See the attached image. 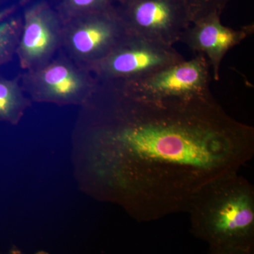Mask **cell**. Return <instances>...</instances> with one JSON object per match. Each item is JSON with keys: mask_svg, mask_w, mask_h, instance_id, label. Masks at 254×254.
<instances>
[{"mask_svg": "<svg viewBox=\"0 0 254 254\" xmlns=\"http://www.w3.org/2000/svg\"><path fill=\"white\" fill-rule=\"evenodd\" d=\"M203 124L141 122L111 136L116 177L138 218L187 211L203 187L239 173L252 159V143L242 135Z\"/></svg>", "mask_w": 254, "mask_h": 254, "instance_id": "obj_1", "label": "cell"}, {"mask_svg": "<svg viewBox=\"0 0 254 254\" xmlns=\"http://www.w3.org/2000/svg\"><path fill=\"white\" fill-rule=\"evenodd\" d=\"M187 211L192 232L210 248L254 250V190L239 173L203 187Z\"/></svg>", "mask_w": 254, "mask_h": 254, "instance_id": "obj_2", "label": "cell"}, {"mask_svg": "<svg viewBox=\"0 0 254 254\" xmlns=\"http://www.w3.org/2000/svg\"><path fill=\"white\" fill-rule=\"evenodd\" d=\"M20 81L23 91L34 101L60 105L83 104L94 88L88 70L66 56L26 71Z\"/></svg>", "mask_w": 254, "mask_h": 254, "instance_id": "obj_3", "label": "cell"}, {"mask_svg": "<svg viewBox=\"0 0 254 254\" xmlns=\"http://www.w3.org/2000/svg\"><path fill=\"white\" fill-rule=\"evenodd\" d=\"M63 30L43 6L28 10L16 51L21 67L29 71L51 61L62 48Z\"/></svg>", "mask_w": 254, "mask_h": 254, "instance_id": "obj_4", "label": "cell"}, {"mask_svg": "<svg viewBox=\"0 0 254 254\" xmlns=\"http://www.w3.org/2000/svg\"><path fill=\"white\" fill-rule=\"evenodd\" d=\"M117 32L101 20L79 21L63 30L62 48L68 58L87 68L115 49Z\"/></svg>", "mask_w": 254, "mask_h": 254, "instance_id": "obj_5", "label": "cell"}, {"mask_svg": "<svg viewBox=\"0 0 254 254\" xmlns=\"http://www.w3.org/2000/svg\"><path fill=\"white\" fill-rule=\"evenodd\" d=\"M161 55L143 48H115L104 59L87 67L100 69L113 76L141 72L163 63Z\"/></svg>", "mask_w": 254, "mask_h": 254, "instance_id": "obj_6", "label": "cell"}, {"mask_svg": "<svg viewBox=\"0 0 254 254\" xmlns=\"http://www.w3.org/2000/svg\"><path fill=\"white\" fill-rule=\"evenodd\" d=\"M203 71L199 64L188 63L167 70L155 76L150 86L155 92L165 94H183L199 88Z\"/></svg>", "mask_w": 254, "mask_h": 254, "instance_id": "obj_7", "label": "cell"}, {"mask_svg": "<svg viewBox=\"0 0 254 254\" xmlns=\"http://www.w3.org/2000/svg\"><path fill=\"white\" fill-rule=\"evenodd\" d=\"M240 39V35L236 32L224 27L218 22H210L205 23L198 30L195 44L212 58L218 59Z\"/></svg>", "mask_w": 254, "mask_h": 254, "instance_id": "obj_8", "label": "cell"}, {"mask_svg": "<svg viewBox=\"0 0 254 254\" xmlns=\"http://www.w3.org/2000/svg\"><path fill=\"white\" fill-rule=\"evenodd\" d=\"M20 78L8 79L0 76V120L16 125L30 105Z\"/></svg>", "mask_w": 254, "mask_h": 254, "instance_id": "obj_9", "label": "cell"}, {"mask_svg": "<svg viewBox=\"0 0 254 254\" xmlns=\"http://www.w3.org/2000/svg\"><path fill=\"white\" fill-rule=\"evenodd\" d=\"M134 19L140 27L150 31H160L167 28L170 23L171 11L163 1H144L135 9Z\"/></svg>", "mask_w": 254, "mask_h": 254, "instance_id": "obj_10", "label": "cell"}, {"mask_svg": "<svg viewBox=\"0 0 254 254\" xmlns=\"http://www.w3.org/2000/svg\"><path fill=\"white\" fill-rule=\"evenodd\" d=\"M22 28L17 21L6 19L0 13V68L16 55Z\"/></svg>", "mask_w": 254, "mask_h": 254, "instance_id": "obj_11", "label": "cell"}, {"mask_svg": "<svg viewBox=\"0 0 254 254\" xmlns=\"http://www.w3.org/2000/svg\"><path fill=\"white\" fill-rule=\"evenodd\" d=\"M99 0H66L67 5L74 11H82L95 6Z\"/></svg>", "mask_w": 254, "mask_h": 254, "instance_id": "obj_12", "label": "cell"}, {"mask_svg": "<svg viewBox=\"0 0 254 254\" xmlns=\"http://www.w3.org/2000/svg\"><path fill=\"white\" fill-rule=\"evenodd\" d=\"M208 254H254V250L232 248H210Z\"/></svg>", "mask_w": 254, "mask_h": 254, "instance_id": "obj_13", "label": "cell"}, {"mask_svg": "<svg viewBox=\"0 0 254 254\" xmlns=\"http://www.w3.org/2000/svg\"><path fill=\"white\" fill-rule=\"evenodd\" d=\"M9 254H26L23 253L22 251L19 250V249L17 248L16 247H12L11 248V250H9ZM35 254H49L47 252H45V251H39V252H37V253Z\"/></svg>", "mask_w": 254, "mask_h": 254, "instance_id": "obj_14", "label": "cell"}]
</instances>
